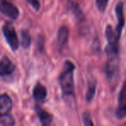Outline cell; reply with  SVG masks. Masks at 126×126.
I'll return each instance as SVG.
<instances>
[{"instance_id":"1","label":"cell","mask_w":126,"mask_h":126,"mask_svg":"<svg viewBox=\"0 0 126 126\" xmlns=\"http://www.w3.org/2000/svg\"><path fill=\"white\" fill-rule=\"evenodd\" d=\"M74 70L75 65L69 60L66 61L62 70L59 76V84L62 93V98L65 100H75V85H74Z\"/></svg>"},{"instance_id":"2","label":"cell","mask_w":126,"mask_h":126,"mask_svg":"<svg viewBox=\"0 0 126 126\" xmlns=\"http://www.w3.org/2000/svg\"><path fill=\"white\" fill-rule=\"evenodd\" d=\"M12 109V99L7 93L0 94V124L11 126L16 124L14 117L10 112Z\"/></svg>"},{"instance_id":"3","label":"cell","mask_w":126,"mask_h":126,"mask_svg":"<svg viewBox=\"0 0 126 126\" xmlns=\"http://www.w3.org/2000/svg\"><path fill=\"white\" fill-rule=\"evenodd\" d=\"M105 37L107 45L105 47V54L108 58H118V42L119 37L117 35L115 30L111 25H106L105 28Z\"/></svg>"},{"instance_id":"4","label":"cell","mask_w":126,"mask_h":126,"mask_svg":"<svg viewBox=\"0 0 126 126\" xmlns=\"http://www.w3.org/2000/svg\"><path fill=\"white\" fill-rule=\"evenodd\" d=\"M2 32L7 44L12 51H16L19 47V39L16 30L11 23H5L2 27Z\"/></svg>"},{"instance_id":"5","label":"cell","mask_w":126,"mask_h":126,"mask_svg":"<svg viewBox=\"0 0 126 126\" xmlns=\"http://www.w3.org/2000/svg\"><path fill=\"white\" fill-rule=\"evenodd\" d=\"M115 115L116 117L119 120H122L126 117V79L124 81V84L119 92Z\"/></svg>"},{"instance_id":"6","label":"cell","mask_w":126,"mask_h":126,"mask_svg":"<svg viewBox=\"0 0 126 126\" xmlns=\"http://www.w3.org/2000/svg\"><path fill=\"white\" fill-rule=\"evenodd\" d=\"M0 13L11 20H16L20 15L18 8L9 0H0Z\"/></svg>"},{"instance_id":"7","label":"cell","mask_w":126,"mask_h":126,"mask_svg":"<svg viewBox=\"0 0 126 126\" xmlns=\"http://www.w3.org/2000/svg\"><path fill=\"white\" fill-rule=\"evenodd\" d=\"M115 13L117 20V24L115 29V32L117 36L120 38L123 29H124V24H125V17H124V3L122 1H119L116 4Z\"/></svg>"},{"instance_id":"8","label":"cell","mask_w":126,"mask_h":126,"mask_svg":"<svg viewBox=\"0 0 126 126\" xmlns=\"http://www.w3.org/2000/svg\"><path fill=\"white\" fill-rule=\"evenodd\" d=\"M47 95V91L45 86L41 83H37L33 88V98L36 105H42L45 102Z\"/></svg>"},{"instance_id":"9","label":"cell","mask_w":126,"mask_h":126,"mask_svg":"<svg viewBox=\"0 0 126 126\" xmlns=\"http://www.w3.org/2000/svg\"><path fill=\"white\" fill-rule=\"evenodd\" d=\"M16 66L10 58L4 56L0 60V77H6L15 72Z\"/></svg>"},{"instance_id":"10","label":"cell","mask_w":126,"mask_h":126,"mask_svg":"<svg viewBox=\"0 0 126 126\" xmlns=\"http://www.w3.org/2000/svg\"><path fill=\"white\" fill-rule=\"evenodd\" d=\"M35 112H36L37 117H38L42 125L48 126L52 124L53 116L50 113H48L47 111H46L44 109H42L41 105H35Z\"/></svg>"},{"instance_id":"11","label":"cell","mask_w":126,"mask_h":126,"mask_svg":"<svg viewBox=\"0 0 126 126\" xmlns=\"http://www.w3.org/2000/svg\"><path fill=\"white\" fill-rule=\"evenodd\" d=\"M67 6H68L69 11L74 15V17L76 18V20L79 23H82L85 20V15L83 13V11H81L79 4L76 2H74V1H73V0H69Z\"/></svg>"},{"instance_id":"12","label":"cell","mask_w":126,"mask_h":126,"mask_svg":"<svg viewBox=\"0 0 126 126\" xmlns=\"http://www.w3.org/2000/svg\"><path fill=\"white\" fill-rule=\"evenodd\" d=\"M97 90V80L93 75L89 76L87 79V90L86 93V99L87 102L93 101Z\"/></svg>"},{"instance_id":"13","label":"cell","mask_w":126,"mask_h":126,"mask_svg":"<svg viewBox=\"0 0 126 126\" xmlns=\"http://www.w3.org/2000/svg\"><path fill=\"white\" fill-rule=\"evenodd\" d=\"M69 30L66 25H62L57 32V43L61 47H64L68 42Z\"/></svg>"},{"instance_id":"14","label":"cell","mask_w":126,"mask_h":126,"mask_svg":"<svg viewBox=\"0 0 126 126\" xmlns=\"http://www.w3.org/2000/svg\"><path fill=\"white\" fill-rule=\"evenodd\" d=\"M21 34V45L24 49H27L30 47L31 44V36L28 30H23L20 32Z\"/></svg>"},{"instance_id":"15","label":"cell","mask_w":126,"mask_h":126,"mask_svg":"<svg viewBox=\"0 0 126 126\" xmlns=\"http://www.w3.org/2000/svg\"><path fill=\"white\" fill-rule=\"evenodd\" d=\"M109 1L110 0H95V3H96V6L98 8V11H100L101 13L105 12L106 7L109 4Z\"/></svg>"},{"instance_id":"16","label":"cell","mask_w":126,"mask_h":126,"mask_svg":"<svg viewBox=\"0 0 126 126\" xmlns=\"http://www.w3.org/2000/svg\"><path fill=\"white\" fill-rule=\"evenodd\" d=\"M82 121H83V124L84 125H93V122L92 121L91 118V115L88 111H86L83 113L82 115Z\"/></svg>"},{"instance_id":"17","label":"cell","mask_w":126,"mask_h":126,"mask_svg":"<svg viewBox=\"0 0 126 126\" xmlns=\"http://www.w3.org/2000/svg\"><path fill=\"white\" fill-rule=\"evenodd\" d=\"M26 1L33 7L34 10H35V11H39L40 10L41 4L39 2V0H26Z\"/></svg>"}]
</instances>
